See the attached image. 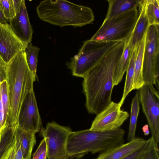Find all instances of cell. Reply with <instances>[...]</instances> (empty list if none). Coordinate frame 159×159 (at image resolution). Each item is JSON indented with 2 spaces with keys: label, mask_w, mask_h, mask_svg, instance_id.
Returning <instances> with one entry per match:
<instances>
[{
  "label": "cell",
  "mask_w": 159,
  "mask_h": 159,
  "mask_svg": "<svg viewBox=\"0 0 159 159\" xmlns=\"http://www.w3.org/2000/svg\"><path fill=\"white\" fill-rule=\"evenodd\" d=\"M142 0H108L106 18H110L139 7Z\"/></svg>",
  "instance_id": "e0dca14e"
},
{
  "label": "cell",
  "mask_w": 159,
  "mask_h": 159,
  "mask_svg": "<svg viewBox=\"0 0 159 159\" xmlns=\"http://www.w3.org/2000/svg\"><path fill=\"white\" fill-rule=\"evenodd\" d=\"M159 24L149 25L146 32L142 66L144 84L159 88Z\"/></svg>",
  "instance_id": "52a82bcc"
},
{
  "label": "cell",
  "mask_w": 159,
  "mask_h": 159,
  "mask_svg": "<svg viewBox=\"0 0 159 159\" xmlns=\"http://www.w3.org/2000/svg\"><path fill=\"white\" fill-rule=\"evenodd\" d=\"M131 57L129 41L125 43L124 51L114 70L113 82L114 86L118 85L121 81L126 72Z\"/></svg>",
  "instance_id": "d6986e66"
},
{
  "label": "cell",
  "mask_w": 159,
  "mask_h": 159,
  "mask_svg": "<svg viewBox=\"0 0 159 159\" xmlns=\"http://www.w3.org/2000/svg\"><path fill=\"white\" fill-rule=\"evenodd\" d=\"M118 103L112 101L96 115L89 129L93 130L109 131L121 127L129 116L128 112L121 109Z\"/></svg>",
  "instance_id": "30bf717a"
},
{
  "label": "cell",
  "mask_w": 159,
  "mask_h": 159,
  "mask_svg": "<svg viewBox=\"0 0 159 159\" xmlns=\"http://www.w3.org/2000/svg\"><path fill=\"white\" fill-rule=\"evenodd\" d=\"M15 127L8 125L3 131L0 141V159L14 139Z\"/></svg>",
  "instance_id": "d4e9b609"
},
{
  "label": "cell",
  "mask_w": 159,
  "mask_h": 159,
  "mask_svg": "<svg viewBox=\"0 0 159 159\" xmlns=\"http://www.w3.org/2000/svg\"><path fill=\"white\" fill-rule=\"evenodd\" d=\"M22 0H11L14 10L16 15L19 12L21 7Z\"/></svg>",
  "instance_id": "d6a6232c"
},
{
  "label": "cell",
  "mask_w": 159,
  "mask_h": 159,
  "mask_svg": "<svg viewBox=\"0 0 159 159\" xmlns=\"http://www.w3.org/2000/svg\"><path fill=\"white\" fill-rule=\"evenodd\" d=\"M125 132L121 127L109 131L93 130L89 129L72 131L66 144L67 156L71 159L79 158L89 152H105L124 143Z\"/></svg>",
  "instance_id": "3957f363"
},
{
  "label": "cell",
  "mask_w": 159,
  "mask_h": 159,
  "mask_svg": "<svg viewBox=\"0 0 159 159\" xmlns=\"http://www.w3.org/2000/svg\"><path fill=\"white\" fill-rule=\"evenodd\" d=\"M8 20H7L4 16L3 13L0 8V23H8Z\"/></svg>",
  "instance_id": "836d02e7"
},
{
  "label": "cell",
  "mask_w": 159,
  "mask_h": 159,
  "mask_svg": "<svg viewBox=\"0 0 159 159\" xmlns=\"http://www.w3.org/2000/svg\"><path fill=\"white\" fill-rule=\"evenodd\" d=\"M148 141V139L139 137L135 138L127 143L99 154L96 159H122L137 151Z\"/></svg>",
  "instance_id": "5bb4252c"
},
{
  "label": "cell",
  "mask_w": 159,
  "mask_h": 159,
  "mask_svg": "<svg viewBox=\"0 0 159 159\" xmlns=\"http://www.w3.org/2000/svg\"><path fill=\"white\" fill-rule=\"evenodd\" d=\"M40 48L30 43L26 47L24 51L28 66L34 77L37 78L38 58Z\"/></svg>",
  "instance_id": "7402d4cb"
},
{
  "label": "cell",
  "mask_w": 159,
  "mask_h": 159,
  "mask_svg": "<svg viewBox=\"0 0 159 159\" xmlns=\"http://www.w3.org/2000/svg\"><path fill=\"white\" fill-rule=\"evenodd\" d=\"M143 159H159L158 143L153 137L150 149Z\"/></svg>",
  "instance_id": "f1b7e54d"
},
{
  "label": "cell",
  "mask_w": 159,
  "mask_h": 159,
  "mask_svg": "<svg viewBox=\"0 0 159 159\" xmlns=\"http://www.w3.org/2000/svg\"><path fill=\"white\" fill-rule=\"evenodd\" d=\"M0 8L4 16L8 21L15 16L11 0H0Z\"/></svg>",
  "instance_id": "83f0119b"
},
{
  "label": "cell",
  "mask_w": 159,
  "mask_h": 159,
  "mask_svg": "<svg viewBox=\"0 0 159 159\" xmlns=\"http://www.w3.org/2000/svg\"><path fill=\"white\" fill-rule=\"evenodd\" d=\"M6 71L10 104L8 125L16 126L22 104L33 89L36 78L28 66L24 51L20 52L6 65Z\"/></svg>",
  "instance_id": "7a4b0ae2"
},
{
  "label": "cell",
  "mask_w": 159,
  "mask_h": 159,
  "mask_svg": "<svg viewBox=\"0 0 159 159\" xmlns=\"http://www.w3.org/2000/svg\"><path fill=\"white\" fill-rule=\"evenodd\" d=\"M6 79V64L3 62L0 63V83Z\"/></svg>",
  "instance_id": "1f68e13d"
},
{
  "label": "cell",
  "mask_w": 159,
  "mask_h": 159,
  "mask_svg": "<svg viewBox=\"0 0 159 159\" xmlns=\"http://www.w3.org/2000/svg\"><path fill=\"white\" fill-rule=\"evenodd\" d=\"M8 21L12 30L19 39L27 45L31 43L33 30L30 21L25 0H22L19 12Z\"/></svg>",
  "instance_id": "4fadbf2b"
},
{
  "label": "cell",
  "mask_w": 159,
  "mask_h": 159,
  "mask_svg": "<svg viewBox=\"0 0 159 159\" xmlns=\"http://www.w3.org/2000/svg\"><path fill=\"white\" fill-rule=\"evenodd\" d=\"M145 11L149 25L159 24L158 0H146Z\"/></svg>",
  "instance_id": "603a6c76"
},
{
  "label": "cell",
  "mask_w": 159,
  "mask_h": 159,
  "mask_svg": "<svg viewBox=\"0 0 159 159\" xmlns=\"http://www.w3.org/2000/svg\"><path fill=\"white\" fill-rule=\"evenodd\" d=\"M119 42L84 41L78 53L66 63L75 76L83 77Z\"/></svg>",
  "instance_id": "8992f818"
},
{
  "label": "cell",
  "mask_w": 159,
  "mask_h": 159,
  "mask_svg": "<svg viewBox=\"0 0 159 159\" xmlns=\"http://www.w3.org/2000/svg\"><path fill=\"white\" fill-rule=\"evenodd\" d=\"M138 91L140 103L152 136L159 143V93L153 85L144 84Z\"/></svg>",
  "instance_id": "9c48e42d"
},
{
  "label": "cell",
  "mask_w": 159,
  "mask_h": 159,
  "mask_svg": "<svg viewBox=\"0 0 159 159\" xmlns=\"http://www.w3.org/2000/svg\"><path fill=\"white\" fill-rule=\"evenodd\" d=\"M1 159H23L20 142L15 135L12 142Z\"/></svg>",
  "instance_id": "cb8c5ba5"
},
{
  "label": "cell",
  "mask_w": 159,
  "mask_h": 159,
  "mask_svg": "<svg viewBox=\"0 0 159 159\" xmlns=\"http://www.w3.org/2000/svg\"><path fill=\"white\" fill-rule=\"evenodd\" d=\"M146 0H142L139 6V15L132 34L129 39V43L131 55L136 49L146 35L149 25L145 11Z\"/></svg>",
  "instance_id": "9a60e30c"
},
{
  "label": "cell",
  "mask_w": 159,
  "mask_h": 159,
  "mask_svg": "<svg viewBox=\"0 0 159 159\" xmlns=\"http://www.w3.org/2000/svg\"><path fill=\"white\" fill-rule=\"evenodd\" d=\"M137 54V48L132 52L129 66L126 71V75L123 93L118 102L121 107L128 94L133 90V85L134 73L135 62Z\"/></svg>",
  "instance_id": "ffe728a7"
},
{
  "label": "cell",
  "mask_w": 159,
  "mask_h": 159,
  "mask_svg": "<svg viewBox=\"0 0 159 159\" xmlns=\"http://www.w3.org/2000/svg\"><path fill=\"white\" fill-rule=\"evenodd\" d=\"M17 125L35 134L43 128L33 89L28 94L22 104Z\"/></svg>",
  "instance_id": "8fae6325"
},
{
  "label": "cell",
  "mask_w": 159,
  "mask_h": 159,
  "mask_svg": "<svg viewBox=\"0 0 159 159\" xmlns=\"http://www.w3.org/2000/svg\"><path fill=\"white\" fill-rule=\"evenodd\" d=\"M1 62H2V60L0 59V63Z\"/></svg>",
  "instance_id": "8d00e7d4"
},
{
  "label": "cell",
  "mask_w": 159,
  "mask_h": 159,
  "mask_svg": "<svg viewBox=\"0 0 159 159\" xmlns=\"http://www.w3.org/2000/svg\"><path fill=\"white\" fill-rule=\"evenodd\" d=\"M146 35V34L137 48L133 85V90H139L144 85L142 76V66Z\"/></svg>",
  "instance_id": "ac0fdd59"
},
{
  "label": "cell",
  "mask_w": 159,
  "mask_h": 159,
  "mask_svg": "<svg viewBox=\"0 0 159 159\" xmlns=\"http://www.w3.org/2000/svg\"><path fill=\"white\" fill-rule=\"evenodd\" d=\"M7 126L5 118L4 110L2 101L0 88V141L3 131Z\"/></svg>",
  "instance_id": "f546056e"
},
{
  "label": "cell",
  "mask_w": 159,
  "mask_h": 159,
  "mask_svg": "<svg viewBox=\"0 0 159 159\" xmlns=\"http://www.w3.org/2000/svg\"><path fill=\"white\" fill-rule=\"evenodd\" d=\"M2 101L4 110L5 121L8 125V121L10 112L9 89L6 80L0 83Z\"/></svg>",
  "instance_id": "484cf974"
},
{
  "label": "cell",
  "mask_w": 159,
  "mask_h": 159,
  "mask_svg": "<svg viewBox=\"0 0 159 159\" xmlns=\"http://www.w3.org/2000/svg\"><path fill=\"white\" fill-rule=\"evenodd\" d=\"M15 135L20 142L23 159H31L33 148L36 144L35 134L16 125Z\"/></svg>",
  "instance_id": "2e32d148"
},
{
  "label": "cell",
  "mask_w": 159,
  "mask_h": 159,
  "mask_svg": "<svg viewBox=\"0 0 159 159\" xmlns=\"http://www.w3.org/2000/svg\"><path fill=\"white\" fill-rule=\"evenodd\" d=\"M137 8L130 10L110 18H105L90 39L96 41H122L130 39L137 21Z\"/></svg>",
  "instance_id": "5b68a950"
},
{
  "label": "cell",
  "mask_w": 159,
  "mask_h": 159,
  "mask_svg": "<svg viewBox=\"0 0 159 159\" xmlns=\"http://www.w3.org/2000/svg\"><path fill=\"white\" fill-rule=\"evenodd\" d=\"M125 43L119 42L83 77V92L88 112L97 115L112 102L115 68L122 54Z\"/></svg>",
  "instance_id": "6da1fadb"
},
{
  "label": "cell",
  "mask_w": 159,
  "mask_h": 159,
  "mask_svg": "<svg viewBox=\"0 0 159 159\" xmlns=\"http://www.w3.org/2000/svg\"><path fill=\"white\" fill-rule=\"evenodd\" d=\"M47 148L46 141L43 139L41 141L38 148L34 154L32 159H38L40 154L45 149Z\"/></svg>",
  "instance_id": "4dcf8cb0"
},
{
  "label": "cell",
  "mask_w": 159,
  "mask_h": 159,
  "mask_svg": "<svg viewBox=\"0 0 159 159\" xmlns=\"http://www.w3.org/2000/svg\"><path fill=\"white\" fill-rule=\"evenodd\" d=\"M140 102L137 91L131 103L130 115L127 140L130 141L135 138L137 119L140 110Z\"/></svg>",
  "instance_id": "44dd1931"
},
{
  "label": "cell",
  "mask_w": 159,
  "mask_h": 159,
  "mask_svg": "<svg viewBox=\"0 0 159 159\" xmlns=\"http://www.w3.org/2000/svg\"><path fill=\"white\" fill-rule=\"evenodd\" d=\"M47 157V149L44 150L40 154L38 159H46Z\"/></svg>",
  "instance_id": "d590c367"
},
{
  "label": "cell",
  "mask_w": 159,
  "mask_h": 159,
  "mask_svg": "<svg viewBox=\"0 0 159 159\" xmlns=\"http://www.w3.org/2000/svg\"><path fill=\"white\" fill-rule=\"evenodd\" d=\"M152 138L151 136L141 148L122 159H143L150 149Z\"/></svg>",
  "instance_id": "4316f807"
},
{
  "label": "cell",
  "mask_w": 159,
  "mask_h": 159,
  "mask_svg": "<svg viewBox=\"0 0 159 159\" xmlns=\"http://www.w3.org/2000/svg\"><path fill=\"white\" fill-rule=\"evenodd\" d=\"M149 127L148 124L144 125L142 127V129L145 136H148L150 134Z\"/></svg>",
  "instance_id": "e575fe53"
},
{
  "label": "cell",
  "mask_w": 159,
  "mask_h": 159,
  "mask_svg": "<svg viewBox=\"0 0 159 159\" xmlns=\"http://www.w3.org/2000/svg\"><path fill=\"white\" fill-rule=\"evenodd\" d=\"M72 131L70 127L54 121L48 123L45 128L41 129L40 134L46 141L48 159H69L66 144L68 135Z\"/></svg>",
  "instance_id": "ba28073f"
},
{
  "label": "cell",
  "mask_w": 159,
  "mask_h": 159,
  "mask_svg": "<svg viewBox=\"0 0 159 159\" xmlns=\"http://www.w3.org/2000/svg\"><path fill=\"white\" fill-rule=\"evenodd\" d=\"M36 10L41 20L61 27H81L92 23L94 20L91 8L65 0L41 1Z\"/></svg>",
  "instance_id": "277c9868"
},
{
  "label": "cell",
  "mask_w": 159,
  "mask_h": 159,
  "mask_svg": "<svg viewBox=\"0 0 159 159\" xmlns=\"http://www.w3.org/2000/svg\"><path fill=\"white\" fill-rule=\"evenodd\" d=\"M27 45L16 35L8 23H0V59L6 65Z\"/></svg>",
  "instance_id": "7c38bea8"
}]
</instances>
